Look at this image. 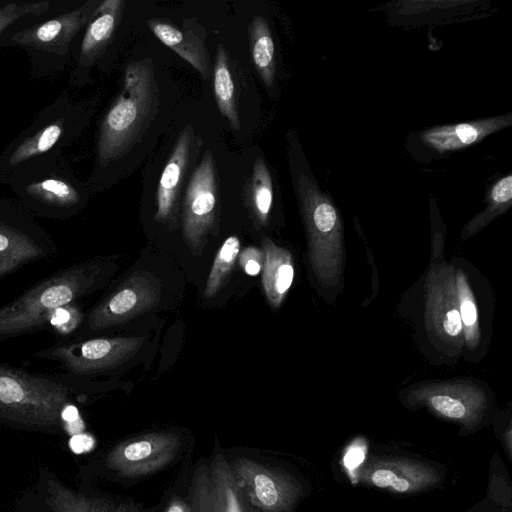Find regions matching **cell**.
I'll list each match as a JSON object with an SVG mask.
<instances>
[{"mask_svg":"<svg viewBox=\"0 0 512 512\" xmlns=\"http://www.w3.org/2000/svg\"><path fill=\"white\" fill-rule=\"evenodd\" d=\"M213 87L220 114L228 120L234 130L238 131L240 129V118L235 96V84L228 53L221 43L217 45L213 69Z\"/></svg>","mask_w":512,"mask_h":512,"instance_id":"21","label":"cell"},{"mask_svg":"<svg viewBox=\"0 0 512 512\" xmlns=\"http://www.w3.org/2000/svg\"><path fill=\"white\" fill-rule=\"evenodd\" d=\"M297 195L308 238L309 261L319 282L337 285L344 246L342 225L331 200L306 175H301Z\"/></svg>","mask_w":512,"mask_h":512,"instance_id":"3","label":"cell"},{"mask_svg":"<svg viewBox=\"0 0 512 512\" xmlns=\"http://www.w3.org/2000/svg\"><path fill=\"white\" fill-rule=\"evenodd\" d=\"M512 203V175L499 179L491 188L487 207L466 226V237L473 235L495 217L506 211Z\"/></svg>","mask_w":512,"mask_h":512,"instance_id":"25","label":"cell"},{"mask_svg":"<svg viewBox=\"0 0 512 512\" xmlns=\"http://www.w3.org/2000/svg\"><path fill=\"white\" fill-rule=\"evenodd\" d=\"M262 286L266 298L273 308H279L294 279V266L290 252L263 237Z\"/></svg>","mask_w":512,"mask_h":512,"instance_id":"18","label":"cell"},{"mask_svg":"<svg viewBox=\"0 0 512 512\" xmlns=\"http://www.w3.org/2000/svg\"><path fill=\"white\" fill-rule=\"evenodd\" d=\"M25 191L33 199L53 207L68 208L80 200L76 188L59 178H47L32 182L25 188Z\"/></svg>","mask_w":512,"mask_h":512,"instance_id":"24","label":"cell"},{"mask_svg":"<svg viewBox=\"0 0 512 512\" xmlns=\"http://www.w3.org/2000/svg\"><path fill=\"white\" fill-rule=\"evenodd\" d=\"M191 495L192 512H260L249 504L222 455L197 470Z\"/></svg>","mask_w":512,"mask_h":512,"instance_id":"8","label":"cell"},{"mask_svg":"<svg viewBox=\"0 0 512 512\" xmlns=\"http://www.w3.org/2000/svg\"><path fill=\"white\" fill-rule=\"evenodd\" d=\"M160 298L159 280L147 271H137L89 313L88 328L96 331L120 325L156 307Z\"/></svg>","mask_w":512,"mask_h":512,"instance_id":"6","label":"cell"},{"mask_svg":"<svg viewBox=\"0 0 512 512\" xmlns=\"http://www.w3.org/2000/svg\"><path fill=\"white\" fill-rule=\"evenodd\" d=\"M66 428L70 434L75 435V434H79L83 431L84 424H83L82 420L79 418L73 422L67 423Z\"/></svg>","mask_w":512,"mask_h":512,"instance_id":"35","label":"cell"},{"mask_svg":"<svg viewBox=\"0 0 512 512\" xmlns=\"http://www.w3.org/2000/svg\"><path fill=\"white\" fill-rule=\"evenodd\" d=\"M159 106V88L152 59L128 63L120 93L101 124L99 161L106 165L126 155L149 128Z\"/></svg>","mask_w":512,"mask_h":512,"instance_id":"1","label":"cell"},{"mask_svg":"<svg viewBox=\"0 0 512 512\" xmlns=\"http://www.w3.org/2000/svg\"><path fill=\"white\" fill-rule=\"evenodd\" d=\"M49 9V3L46 1L28 3V4H15L11 3L0 8V35L14 22L20 18L34 14L40 15Z\"/></svg>","mask_w":512,"mask_h":512,"instance_id":"28","label":"cell"},{"mask_svg":"<svg viewBox=\"0 0 512 512\" xmlns=\"http://www.w3.org/2000/svg\"><path fill=\"white\" fill-rule=\"evenodd\" d=\"M218 201L215 161L208 150L194 169L183 197V237L195 255L200 253L215 225Z\"/></svg>","mask_w":512,"mask_h":512,"instance_id":"4","label":"cell"},{"mask_svg":"<svg viewBox=\"0 0 512 512\" xmlns=\"http://www.w3.org/2000/svg\"><path fill=\"white\" fill-rule=\"evenodd\" d=\"M144 343L143 337L95 338L56 345L38 357L57 361L67 371L88 375L103 372L130 359Z\"/></svg>","mask_w":512,"mask_h":512,"instance_id":"5","label":"cell"},{"mask_svg":"<svg viewBox=\"0 0 512 512\" xmlns=\"http://www.w3.org/2000/svg\"><path fill=\"white\" fill-rule=\"evenodd\" d=\"M103 278L104 266L90 261L43 280L0 308V341L45 324L57 310L94 291Z\"/></svg>","mask_w":512,"mask_h":512,"instance_id":"2","label":"cell"},{"mask_svg":"<svg viewBox=\"0 0 512 512\" xmlns=\"http://www.w3.org/2000/svg\"><path fill=\"white\" fill-rule=\"evenodd\" d=\"M391 487L399 492L407 491L410 487V484L407 480L403 478H396L392 484Z\"/></svg>","mask_w":512,"mask_h":512,"instance_id":"36","label":"cell"},{"mask_svg":"<svg viewBox=\"0 0 512 512\" xmlns=\"http://www.w3.org/2000/svg\"><path fill=\"white\" fill-rule=\"evenodd\" d=\"M511 124L512 114L508 113L472 122L434 127L426 130L422 139L438 151H452L475 144Z\"/></svg>","mask_w":512,"mask_h":512,"instance_id":"14","label":"cell"},{"mask_svg":"<svg viewBox=\"0 0 512 512\" xmlns=\"http://www.w3.org/2000/svg\"><path fill=\"white\" fill-rule=\"evenodd\" d=\"M61 416L62 419L67 423L73 422L80 418L77 409L72 405L66 406L62 411Z\"/></svg>","mask_w":512,"mask_h":512,"instance_id":"34","label":"cell"},{"mask_svg":"<svg viewBox=\"0 0 512 512\" xmlns=\"http://www.w3.org/2000/svg\"><path fill=\"white\" fill-rule=\"evenodd\" d=\"M166 512H192V509L190 504H187L182 500L175 499L170 502Z\"/></svg>","mask_w":512,"mask_h":512,"instance_id":"33","label":"cell"},{"mask_svg":"<svg viewBox=\"0 0 512 512\" xmlns=\"http://www.w3.org/2000/svg\"><path fill=\"white\" fill-rule=\"evenodd\" d=\"M249 42L254 67L267 87H271L275 78V46L267 20L261 16L253 17L249 24Z\"/></svg>","mask_w":512,"mask_h":512,"instance_id":"22","label":"cell"},{"mask_svg":"<svg viewBox=\"0 0 512 512\" xmlns=\"http://www.w3.org/2000/svg\"><path fill=\"white\" fill-rule=\"evenodd\" d=\"M151 32L168 48L193 66L208 81L211 76L209 54L203 39L184 24L183 29L164 19L147 21Z\"/></svg>","mask_w":512,"mask_h":512,"instance_id":"15","label":"cell"},{"mask_svg":"<svg viewBox=\"0 0 512 512\" xmlns=\"http://www.w3.org/2000/svg\"><path fill=\"white\" fill-rule=\"evenodd\" d=\"M438 413L452 419H463L475 404L481 403L482 391L470 382L431 383L415 390Z\"/></svg>","mask_w":512,"mask_h":512,"instance_id":"16","label":"cell"},{"mask_svg":"<svg viewBox=\"0 0 512 512\" xmlns=\"http://www.w3.org/2000/svg\"><path fill=\"white\" fill-rule=\"evenodd\" d=\"M191 145L192 127L188 124L178 135L158 183L154 215L158 222H165L175 214L182 183L190 162Z\"/></svg>","mask_w":512,"mask_h":512,"instance_id":"13","label":"cell"},{"mask_svg":"<svg viewBox=\"0 0 512 512\" xmlns=\"http://www.w3.org/2000/svg\"><path fill=\"white\" fill-rule=\"evenodd\" d=\"M229 466L252 507L260 512H277L284 506V485L275 472L247 458L236 459Z\"/></svg>","mask_w":512,"mask_h":512,"instance_id":"11","label":"cell"},{"mask_svg":"<svg viewBox=\"0 0 512 512\" xmlns=\"http://www.w3.org/2000/svg\"><path fill=\"white\" fill-rule=\"evenodd\" d=\"M178 435L156 432L129 439L111 454V466L128 477L143 476L165 467L180 449Z\"/></svg>","mask_w":512,"mask_h":512,"instance_id":"10","label":"cell"},{"mask_svg":"<svg viewBox=\"0 0 512 512\" xmlns=\"http://www.w3.org/2000/svg\"><path fill=\"white\" fill-rule=\"evenodd\" d=\"M43 252L31 236L0 222V277L40 257Z\"/></svg>","mask_w":512,"mask_h":512,"instance_id":"20","label":"cell"},{"mask_svg":"<svg viewBox=\"0 0 512 512\" xmlns=\"http://www.w3.org/2000/svg\"><path fill=\"white\" fill-rule=\"evenodd\" d=\"M364 457V452L360 448L350 449L344 457V464L347 468L354 469L363 462Z\"/></svg>","mask_w":512,"mask_h":512,"instance_id":"32","label":"cell"},{"mask_svg":"<svg viewBox=\"0 0 512 512\" xmlns=\"http://www.w3.org/2000/svg\"><path fill=\"white\" fill-rule=\"evenodd\" d=\"M69 445L74 453L80 454L93 448L94 439L90 435L79 433L72 436Z\"/></svg>","mask_w":512,"mask_h":512,"instance_id":"30","label":"cell"},{"mask_svg":"<svg viewBox=\"0 0 512 512\" xmlns=\"http://www.w3.org/2000/svg\"><path fill=\"white\" fill-rule=\"evenodd\" d=\"M62 122H54L39 130L33 136L24 140L11 154L9 164L18 165L36 155L47 152L62 135Z\"/></svg>","mask_w":512,"mask_h":512,"instance_id":"27","label":"cell"},{"mask_svg":"<svg viewBox=\"0 0 512 512\" xmlns=\"http://www.w3.org/2000/svg\"><path fill=\"white\" fill-rule=\"evenodd\" d=\"M124 6L123 0H105L93 11L81 44V64L93 63L104 51L121 20Z\"/></svg>","mask_w":512,"mask_h":512,"instance_id":"17","label":"cell"},{"mask_svg":"<svg viewBox=\"0 0 512 512\" xmlns=\"http://www.w3.org/2000/svg\"><path fill=\"white\" fill-rule=\"evenodd\" d=\"M454 273L455 269L444 265L430 270L427 279L426 322L430 333L457 353L464 339Z\"/></svg>","mask_w":512,"mask_h":512,"instance_id":"7","label":"cell"},{"mask_svg":"<svg viewBox=\"0 0 512 512\" xmlns=\"http://www.w3.org/2000/svg\"><path fill=\"white\" fill-rule=\"evenodd\" d=\"M397 478L396 474L388 469H378L372 476L373 483L380 487L385 488L391 486L392 482Z\"/></svg>","mask_w":512,"mask_h":512,"instance_id":"31","label":"cell"},{"mask_svg":"<svg viewBox=\"0 0 512 512\" xmlns=\"http://www.w3.org/2000/svg\"><path fill=\"white\" fill-rule=\"evenodd\" d=\"M61 382L0 366V406L16 412H51L66 398Z\"/></svg>","mask_w":512,"mask_h":512,"instance_id":"9","label":"cell"},{"mask_svg":"<svg viewBox=\"0 0 512 512\" xmlns=\"http://www.w3.org/2000/svg\"><path fill=\"white\" fill-rule=\"evenodd\" d=\"M95 2L50 19L13 35L18 44L55 54H64L79 30L89 21Z\"/></svg>","mask_w":512,"mask_h":512,"instance_id":"12","label":"cell"},{"mask_svg":"<svg viewBox=\"0 0 512 512\" xmlns=\"http://www.w3.org/2000/svg\"><path fill=\"white\" fill-rule=\"evenodd\" d=\"M240 252V241L237 236L228 237L218 250L209 272L205 296H215L227 277L230 275Z\"/></svg>","mask_w":512,"mask_h":512,"instance_id":"26","label":"cell"},{"mask_svg":"<svg viewBox=\"0 0 512 512\" xmlns=\"http://www.w3.org/2000/svg\"><path fill=\"white\" fill-rule=\"evenodd\" d=\"M454 276L463 339L469 349H474L478 346L480 340L476 302L466 275L460 270H455Z\"/></svg>","mask_w":512,"mask_h":512,"instance_id":"23","label":"cell"},{"mask_svg":"<svg viewBox=\"0 0 512 512\" xmlns=\"http://www.w3.org/2000/svg\"><path fill=\"white\" fill-rule=\"evenodd\" d=\"M242 270L249 276H257L263 268L264 253L262 249L249 246L238 255Z\"/></svg>","mask_w":512,"mask_h":512,"instance_id":"29","label":"cell"},{"mask_svg":"<svg viewBox=\"0 0 512 512\" xmlns=\"http://www.w3.org/2000/svg\"><path fill=\"white\" fill-rule=\"evenodd\" d=\"M245 203L255 223L259 227L266 226L273 204V182L262 157L254 161L245 187Z\"/></svg>","mask_w":512,"mask_h":512,"instance_id":"19","label":"cell"}]
</instances>
